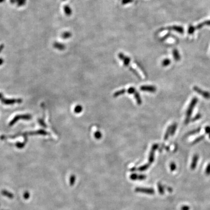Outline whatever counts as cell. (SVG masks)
<instances>
[{"instance_id": "obj_14", "label": "cell", "mask_w": 210, "mask_h": 210, "mask_svg": "<svg viewBox=\"0 0 210 210\" xmlns=\"http://www.w3.org/2000/svg\"><path fill=\"white\" fill-rule=\"evenodd\" d=\"M196 30L195 27L193 25H190L188 30V33L189 34H192L194 33L195 30Z\"/></svg>"}, {"instance_id": "obj_11", "label": "cell", "mask_w": 210, "mask_h": 210, "mask_svg": "<svg viewBox=\"0 0 210 210\" xmlns=\"http://www.w3.org/2000/svg\"><path fill=\"white\" fill-rule=\"evenodd\" d=\"M171 130V126H170L168 127V128L167 129L166 131V132H165V133L164 137V140L165 141H166V140H167L168 139V138H169V135H170Z\"/></svg>"}, {"instance_id": "obj_17", "label": "cell", "mask_w": 210, "mask_h": 210, "mask_svg": "<svg viewBox=\"0 0 210 210\" xmlns=\"http://www.w3.org/2000/svg\"><path fill=\"white\" fill-rule=\"evenodd\" d=\"M200 131V128H198L197 129H195L194 130H193L191 132H190L189 133L187 134V135H194L196 133H199V132Z\"/></svg>"}, {"instance_id": "obj_3", "label": "cell", "mask_w": 210, "mask_h": 210, "mask_svg": "<svg viewBox=\"0 0 210 210\" xmlns=\"http://www.w3.org/2000/svg\"><path fill=\"white\" fill-rule=\"evenodd\" d=\"M156 88L151 85H143L140 87V89L142 91H148L150 93H154L156 91Z\"/></svg>"}, {"instance_id": "obj_22", "label": "cell", "mask_w": 210, "mask_h": 210, "mask_svg": "<svg viewBox=\"0 0 210 210\" xmlns=\"http://www.w3.org/2000/svg\"><path fill=\"white\" fill-rule=\"evenodd\" d=\"M205 132L206 134H210V126H207L205 127Z\"/></svg>"}, {"instance_id": "obj_21", "label": "cell", "mask_w": 210, "mask_h": 210, "mask_svg": "<svg viewBox=\"0 0 210 210\" xmlns=\"http://www.w3.org/2000/svg\"><path fill=\"white\" fill-rule=\"evenodd\" d=\"M204 138V135H203V136H202L199 137V138H196V139L194 140V142L193 143H196V142H200V141L202 140Z\"/></svg>"}, {"instance_id": "obj_1", "label": "cell", "mask_w": 210, "mask_h": 210, "mask_svg": "<svg viewBox=\"0 0 210 210\" xmlns=\"http://www.w3.org/2000/svg\"><path fill=\"white\" fill-rule=\"evenodd\" d=\"M198 99L196 97L194 98L190 103V105H189V107L187 110L186 111V118L185 120V123L186 124H187L190 120V118L191 115L192 114V112L193 111V109L194 108V107L195 105L196 104L197 102H198Z\"/></svg>"}, {"instance_id": "obj_16", "label": "cell", "mask_w": 210, "mask_h": 210, "mask_svg": "<svg viewBox=\"0 0 210 210\" xmlns=\"http://www.w3.org/2000/svg\"><path fill=\"white\" fill-rule=\"evenodd\" d=\"M126 91L129 94H133L136 91V90L135 89V88L134 87H130L129 88H128L127 90H126Z\"/></svg>"}, {"instance_id": "obj_8", "label": "cell", "mask_w": 210, "mask_h": 210, "mask_svg": "<svg viewBox=\"0 0 210 210\" xmlns=\"http://www.w3.org/2000/svg\"><path fill=\"white\" fill-rule=\"evenodd\" d=\"M134 96L135 99L136 100L137 103L138 105H141V104H142V100L141 98V96H140V95L139 94V93L137 92L136 91L134 94Z\"/></svg>"}, {"instance_id": "obj_23", "label": "cell", "mask_w": 210, "mask_h": 210, "mask_svg": "<svg viewBox=\"0 0 210 210\" xmlns=\"http://www.w3.org/2000/svg\"><path fill=\"white\" fill-rule=\"evenodd\" d=\"M201 115H200V114H198L196 115V116L193 119V121H194L195 120H199V119H200V118H201Z\"/></svg>"}, {"instance_id": "obj_9", "label": "cell", "mask_w": 210, "mask_h": 210, "mask_svg": "<svg viewBox=\"0 0 210 210\" xmlns=\"http://www.w3.org/2000/svg\"><path fill=\"white\" fill-rule=\"evenodd\" d=\"M173 57L176 61H179L180 59V56L179 55V51L177 49H174L173 51Z\"/></svg>"}, {"instance_id": "obj_19", "label": "cell", "mask_w": 210, "mask_h": 210, "mask_svg": "<svg viewBox=\"0 0 210 210\" xmlns=\"http://www.w3.org/2000/svg\"><path fill=\"white\" fill-rule=\"evenodd\" d=\"M75 180V176H74V175H72V176L71 177V178H70V184H71V185H73L74 183Z\"/></svg>"}, {"instance_id": "obj_27", "label": "cell", "mask_w": 210, "mask_h": 210, "mask_svg": "<svg viewBox=\"0 0 210 210\" xmlns=\"http://www.w3.org/2000/svg\"><path fill=\"white\" fill-rule=\"evenodd\" d=\"M209 138L210 139V134H209Z\"/></svg>"}, {"instance_id": "obj_4", "label": "cell", "mask_w": 210, "mask_h": 210, "mask_svg": "<svg viewBox=\"0 0 210 210\" xmlns=\"http://www.w3.org/2000/svg\"><path fill=\"white\" fill-rule=\"evenodd\" d=\"M118 57L119 58L121 59L123 62L124 64L126 66H128L129 65V63L130 62V58L126 57V56H125L122 53H119Z\"/></svg>"}, {"instance_id": "obj_15", "label": "cell", "mask_w": 210, "mask_h": 210, "mask_svg": "<svg viewBox=\"0 0 210 210\" xmlns=\"http://www.w3.org/2000/svg\"><path fill=\"white\" fill-rule=\"evenodd\" d=\"M2 194H3V195H5V196H7V197H8V198H12L13 197V194H12L6 191H5V190H4V191L2 192Z\"/></svg>"}, {"instance_id": "obj_24", "label": "cell", "mask_w": 210, "mask_h": 210, "mask_svg": "<svg viewBox=\"0 0 210 210\" xmlns=\"http://www.w3.org/2000/svg\"><path fill=\"white\" fill-rule=\"evenodd\" d=\"M203 24L204 25H208V26H210V20H207L206 21L204 22H203Z\"/></svg>"}, {"instance_id": "obj_6", "label": "cell", "mask_w": 210, "mask_h": 210, "mask_svg": "<svg viewBox=\"0 0 210 210\" xmlns=\"http://www.w3.org/2000/svg\"><path fill=\"white\" fill-rule=\"evenodd\" d=\"M137 192H140L142 193H147L149 194H153L154 193V191L153 189H147V188H137L136 189Z\"/></svg>"}, {"instance_id": "obj_18", "label": "cell", "mask_w": 210, "mask_h": 210, "mask_svg": "<svg viewBox=\"0 0 210 210\" xmlns=\"http://www.w3.org/2000/svg\"><path fill=\"white\" fill-rule=\"evenodd\" d=\"M102 136V133L99 131H96L95 133V138L97 139H100Z\"/></svg>"}, {"instance_id": "obj_20", "label": "cell", "mask_w": 210, "mask_h": 210, "mask_svg": "<svg viewBox=\"0 0 210 210\" xmlns=\"http://www.w3.org/2000/svg\"><path fill=\"white\" fill-rule=\"evenodd\" d=\"M82 110V108L80 106H77L75 109V111L76 113H79Z\"/></svg>"}, {"instance_id": "obj_12", "label": "cell", "mask_w": 210, "mask_h": 210, "mask_svg": "<svg viewBox=\"0 0 210 210\" xmlns=\"http://www.w3.org/2000/svg\"><path fill=\"white\" fill-rule=\"evenodd\" d=\"M177 124L175 123L173 125L171 126V132H170V135L171 136H173L175 134V132L177 130Z\"/></svg>"}, {"instance_id": "obj_2", "label": "cell", "mask_w": 210, "mask_h": 210, "mask_svg": "<svg viewBox=\"0 0 210 210\" xmlns=\"http://www.w3.org/2000/svg\"><path fill=\"white\" fill-rule=\"evenodd\" d=\"M193 89L195 92L198 93V94H199L200 95H201L202 96H203L205 99H210V93H209L207 91H205L204 90H202V89H200V88H199L197 86H194L193 87Z\"/></svg>"}, {"instance_id": "obj_10", "label": "cell", "mask_w": 210, "mask_h": 210, "mask_svg": "<svg viewBox=\"0 0 210 210\" xmlns=\"http://www.w3.org/2000/svg\"><path fill=\"white\" fill-rule=\"evenodd\" d=\"M126 92V90L125 89H122L119 90H118V91H116L115 93L113 94V96L114 97H118L120 95L125 94V93Z\"/></svg>"}, {"instance_id": "obj_7", "label": "cell", "mask_w": 210, "mask_h": 210, "mask_svg": "<svg viewBox=\"0 0 210 210\" xmlns=\"http://www.w3.org/2000/svg\"><path fill=\"white\" fill-rule=\"evenodd\" d=\"M168 29H170V30H173L179 33L180 34H182L184 33V29L183 27H182L181 26H173L172 27H170L169 28H168Z\"/></svg>"}, {"instance_id": "obj_13", "label": "cell", "mask_w": 210, "mask_h": 210, "mask_svg": "<svg viewBox=\"0 0 210 210\" xmlns=\"http://www.w3.org/2000/svg\"><path fill=\"white\" fill-rule=\"evenodd\" d=\"M171 63V61L170 59H169L168 58L165 59L164 60H163L162 62V66L163 67H166L168 66Z\"/></svg>"}, {"instance_id": "obj_26", "label": "cell", "mask_w": 210, "mask_h": 210, "mask_svg": "<svg viewBox=\"0 0 210 210\" xmlns=\"http://www.w3.org/2000/svg\"><path fill=\"white\" fill-rule=\"evenodd\" d=\"M131 2H132V0H123L122 3H123V4H126V3H129Z\"/></svg>"}, {"instance_id": "obj_25", "label": "cell", "mask_w": 210, "mask_h": 210, "mask_svg": "<svg viewBox=\"0 0 210 210\" xmlns=\"http://www.w3.org/2000/svg\"><path fill=\"white\" fill-rule=\"evenodd\" d=\"M30 195L28 193V192H26L24 194V198H25V199H28Z\"/></svg>"}, {"instance_id": "obj_5", "label": "cell", "mask_w": 210, "mask_h": 210, "mask_svg": "<svg viewBox=\"0 0 210 210\" xmlns=\"http://www.w3.org/2000/svg\"><path fill=\"white\" fill-rule=\"evenodd\" d=\"M158 145L157 144H154L153 145L152 147L151 148V151L149 155V163H152L154 161V152L158 148Z\"/></svg>"}]
</instances>
